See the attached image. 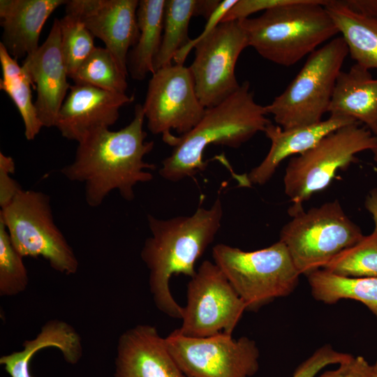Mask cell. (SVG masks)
<instances>
[{
  "instance_id": "obj_1",
  "label": "cell",
  "mask_w": 377,
  "mask_h": 377,
  "mask_svg": "<svg viewBox=\"0 0 377 377\" xmlns=\"http://www.w3.org/2000/svg\"><path fill=\"white\" fill-rule=\"evenodd\" d=\"M145 119L142 105H135L134 117L127 126L115 131L102 128L89 133L78 142L73 162L60 170L68 180L84 184L89 207H99L114 190L131 201L135 186L152 180L148 170H155L156 165L144 158L154 142L146 140Z\"/></svg>"
},
{
  "instance_id": "obj_2",
  "label": "cell",
  "mask_w": 377,
  "mask_h": 377,
  "mask_svg": "<svg viewBox=\"0 0 377 377\" xmlns=\"http://www.w3.org/2000/svg\"><path fill=\"white\" fill-rule=\"evenodd\" d=\"M223 213L217 198L211 207H198L190 216L161 219L147 215L151 236L145 240L140 256L149 271L154 302L169 317L182 319L183 309L170 292V279L179 274L190 278L195 274V263L214 241Z\"/></svg>"
},
{
  "instance_id": "obj_3",
  "label": "cell",
  "mask_w": 377,
  "mask_h": 377,
  "mask_svg": "<svg viewBox=\"0 0 377 377\" xmlns=\"http://www.w3.org/2000/svg\"><path fill=\"white\" fill-rule=\"evenodd\" d=\"M265 106L257 103L249 81L216 105L206 108L200 121L189 132L177 136L173 149L162 161L159 175L176 182L203 171L202 156L210 145L239 148L271 123Z\"/></svg>"
},
{
  "instance_id": "obj_4",
  "label": "cell",
  "mask_w": 377,
  "mask_h": 377,
  "mask_svg": "<svg viewBox=\"0 0 377 377\" xmlns=\"http://www.w3.org/2000/svg\"><path fill=\"white\" fill-rule=\"evenodd\" d=\"M326 0H290L256 17L239 20L249 43L262 57L290 66L339 34Z\"/></svg>"
},
{
  "instance_id": "obj_5",
  "label": "cell",
  "mask_w": 377,
  "mask_h": 377,
  "mask_svg": "<svg viewBox=\"0 0 377 377\" xmlns=\"http://www.w3.org/2000/svg\"><path fill=\"white\" fill-rule=\"evenodd\" d=\"M348 54L347 45L341 36L317 48L286 89L265 106L267 114H272L283 129L322 121Z\"/></svg>"
},
{
  "instance_id": "obj_6",
  "label": "cell",
  "mask_w": 377,
  "mask_h": 377,
  "mask_svg": "<svg viewBox=\"0 0 377 377\" xmlns=\"http://www.w3.org/2000/svg\"><path fill=\"white\" fill-rule=\"evenodd\" d=\"M212 257L247 310H256L275 298L288 295L300 276L281 241L253 251L218 244L212 249Z\"/></svg>"
},
{
  "instance_id": "obj_7",
  "label": "cell",
  "mask_w": 377,
  "mask_h": 377,
  "mask_svg": "<svg viewBox=\"0 0 377 377\" xmlns=\"http://www.w3.org/2000/svg\"><path fill=\"white\" fill-rule=\"evenodd\" d=\"M360 124L332 132L288 162L283 185L286 195L293 202L290 215L302 209V203L314 193L326 188L339 170H345L356 160L355 154L377 148V136Z\"/></svg>"
},
{
  "instance_id": "obj_8",
  "label": "cell",
  "mask_w": 377,
  "mask_h": 377,
  "mask_svg": "<svg viewBox=\"0 0 377 377\" xmlns=\"http://www.w3.org/2000/svg\"><path fill=\"white\" fill-rule=\"evenodd\" d=\"M291 216L281 230L279 241L286 245L300 275L323 269L364 236L338 200L306 212L302 209Z\"/></svg>"
},
{
  "instance_id": "obj_9",
  "label": "cell",
  "mask_w": 377,
  "mask_h": 377,
  "mask_svg": "<svg viewBox=\"0 0 377 377\" xmlns=\"http://www.w3.org/2000/svg\"><path fill=\"white\" fill-rule=\"evenodd\" d=\"M11 242L24 257H42L61 274H74L77 258L56 225L48 195L38 191L21 190L0 210Z\"/></svg>"
},
{
  "instance_id": "obj_10",
  "label": "cell",
  "mask_w": 377,
  "mask_h": 377,
  "mask_svg": "<svg viewBox=\"0 0 377 377\" xmlns=\"http://www.w3.org/2000/svg\"><path fill=\"white\" fill-rule=\"evenodd\" d=\"M190 279L179 332L197 338L232 334L247 309L226 275L214 262L206 260Z\"/></svg>"
},
{
  "instance_id": "obj_11",
  "label": "cell",
  "mask_w": 377,
  "mask_h": 377,
  "mask_svg": "<svg viewBox=\"0 0 377 377\" xmlns=\"http://www.w3.org/2000/svg\"><path fill=\"white\" fill-rule=\"evenodd\" d=\"M176 364L186 377H251L259 369L255 341L221 333L189 337L177 329L165 338Z\"/></svg>"
},
{
  "instance_id": "obj_12",
  "label": "cell",
  "mask_w": 377,
  "mask_h": 377,
  "mask_svg": "<svg viewBox=\"0 0 377 377\" xmlns=\"http://www.w3.org/2000/svg\"><path fill=\"white\" fill-rule=\"evenodd\" d=\"M142 108L149 131L161 134L164 142L172 147L177 136L170 131L189 132L206 110L196 94L189 67L177 64L151 75Z\"/></svg>"
},
{
  "instance_id": "obj_13",
  "label": "cell",
  "mask_w": 377,
  "mask_h": 377,
  "mask_svg": "<svg viewBox=\"0 0 377 377\" xmlns=\"http://www.w3.org/2000/svg\"><path fill=\"white\" fill-rule=\"evenodd\" d=\"M247 47V36L239 21L220 23L195 45L189 68L196 94L205 108L218 105L239 89L235 66Z\"/></svg>"
},
{
  "instance_id": "obj_14",
  "label": "cell",
  "mask_w": 377,
  "mask_h": 377,
  "mask_svg": "<svg viewBox=\"0 0 377 377\" xmlns=\"http://www.w3.org/2000/svg\"><path fill=\"white\" fill-rule=\"evenodd\" d=\"M138 0H69L65 13L79 19L101 40L112 53L121 71L128 76L129 49L138 39Z\"/></svg>"
},
{
  "instance_id": "obj_15",
  "label": "cell",
  "mask_w": 377,
  "mask_h": 377,
  "mask_svg": "<svg viewBox=\"0 0 377 377\" xmlns=\"http://www.w3.org/2000/svg\"><path fill=\"white\" fill-rule=\"evenodd\" d=\"M133 101L134 97L126 94L74 84L59 110L54 127L64 138L78 142L95 131L109 128L117 121L119 109Z\"/></svg>"
},
{
  "instance_id": "obj_16",
  "label": "cell",
  "mask_w": 377,
  "mask_h": 377,
  "mask_svg": "<svg viewBox=\"0 0 377 377\" xmlns=\"http://www.w3.org/2000/svg\"><path fill=\"white\" fill-rule=\"evenodd\" d=\"M22 66L36 87L34 103L43 126L54 127L71 86L61 50L59 19H54L44 43L22 61Z\"/></svg>"
},
{
  "instance_id": "obj_17",
  "label": "cell",
  "mask_w": 377,
  "mask_h": 377,
  "mask_svg": "<svg viewBox=\"0 0 377 377\" xmlns=\"http://www.w3.org/2000/svg\"><path fill=\"white\" fill-rule=\"evenodd\" d=\"M114 377H186L154 326L138 325L119 337Z\"/></svg>"
},
{
  "instance_id": "obj_18",
  "label": "cell",
  "mask_w": 377,
  "mask_h": 377,
  "mask_svg": "<svg viewBox=\"0 0 377 377\" xmlns=\"http://www.w3.org/2000/svg\"><path fill=\"white\" fill-rule=\"evenodd\" d=\"M358 122L343 117H330L314 124L283 129L279 125L268 124L264 131L271 142L270 149L263 160L239 181L244 186L263 185L273 176L281 163L289 156L301 154L315 146L332 132Z\"/></svg>"
},
{
  "instance_id": "obj_19",
  "label": "cell",
  "mask_w": 377,
  "mask_h": 377,
  "mask_svg": "<svg viewBox=\"0 0 377 377\" xmlns=\"http://www.w3.org/2000/svg\"><path fill=\"white\" fill-rule=\"evenodd\" d=\"M65 0H1L0 24L1 41L9 54L15 59L35 52L43 26L51 14Z\"/></svg>"
},
{
  "instance_id": "obj_20",
  "label": "cell",
  "mask_w": 377,
  "mask_h": 377,
  "mask_svg": "<svg viewBox=\"0 0 377 377\" xmlns=\"http://www.w3.org/2000/svg\"><path fill=\"white\" fill-rule=\"evenodd\" d=\"M327 112L353 119L377 136V79L355 64L337 77Z\"/></svg>"
},
{
  "instance_id": "obj_21",
  "label": "cell",
  "mask_w": 377,
  "mask_h": 377,
  "mask_svg": "<svg viewBox=\"0 0 377 377\" xmlns=\"http://www.w3.org/2000/svg\"><path fill=\"white\" fill-rule=\"evenodd\" d=\"M165 0H140L137 10L139 36L129 51L127 68L131 77L138 81L155 72L154 59L159 50L163 30Z\"/></svg>"
},
{
  "instance_id": "obj_22",
  "label": "cell",
  "mask_w": 377,
  "mask_h": 377,
  "mask_svg": "<svg viewBox=\"0 0 377 377\" xmlns=\"http://www.w3.org/2000/svg\"><path fill=\"white\" fill-rule=\"evenodd\" d=\"M220 2L165 0L162 40L154 61L155 71L171 64L177 52L191 40L188 26L192 17L202 15L207 20Z\"/></svg>"
},
{
  "instance_id": "obj_23",
  "label": "cell",
  "mask_w": 377,
  "mask_h": 377,
  "mask_svg": "<svg viewBox=\"0 0 377 377\" xmlns=\"http://www.w3.org/2000/svg\"><path fill=\"white\" fill-rule=\"evenodd\" d=\"M325 7L344 39L356 64L377 69V19L356 14L339 0H326Z\"/></svg>"
},
{
  "instance_id": "obj_24",
  "label": "cell",
  "mask_w": 377,
  "mask_h": 377,
  "mask_svg": "<svg viewBox=\"0 0 377 377\" xmlns=\"http://www.w3.org/2000/svg\"><path fill=\"white\" fill-rule=\"evenodd\" d=\"M306 276L316 300L334 304L341 299L355 300L363 303L377 318V277L342 276L325 269Z\"/></svg>"
},
{
  "instance_id": "obj_25",
  "label": "cell",
  "mask_w": 377,
  "mask_h": 377,
  "mask_svg": "<svg viewBox=\"0 0 377 377\" xmlns=\"http://www.w3.org/2000/svg\"><path fill=\"white\" fill-rule=\"evenodd\" d=\"M0 63L2 69L0 89L7 94L16 106L24 123V136L27 140H32L43 127L32 100L34 84L25 69L1 43Z\"/></svg>"
},
{
  "instance_id": "obj_26",
  "label": "cell",
  "mask_w": 377,
  "mask_h": 377,
  "mask_svg": "<svg viewBox=\"0 0 377 377\" xmlns=\"http://www.w3.org/2000/svg\"><path fill=\"white\" fill-rule=\"evenodd\" d=\"M126 77L112 53L105 47H96L70 78L75 84H89L113 93L126 94Z\"/></svg>"
},
{
  "instance_id": "obj_27",
  "label": "cell",
  "mask_w": 377,
  "mask_h": 377,
  "mask_svg": "<svg viewBox=\"0 0 377 377\" xmlns=\"http://www.w3.org/2000/svg\"><path fill=\"white\" fill-rule=\"evenodd\" d=\"M323 269L347 277H377V229L333 258Z\"/></svg>"
},
{
  "instance_id": "obj_28",
  "label": "cell",
  "mask_w": 377,
  "mask_h": 377,
  "mask_svg": "<svg viewBox=\"0 0 377 377\" xmlns=\"http://www.w3.org/2000/svg\"><path fill=\"white\" fill-rule=\"evenodd\" d=\"M61 45L70 78L95 49L94 36L76 17L65 13L59 19Z\"/></svg>"
},
{
  "instance_id": "obj_29",
  "label": "cell",
  "mask_w": 377,
  "mask_h": 377,
  "mask_svg": "<svg viewBox=\"0 0 377 377\" xmlns=\"http://www.w3.org/2000/svg\"><path fill=\"white\" fill-rule=\"evenodd\" d=\"M28 283L23 257L13 246L5 226L0 221V295H17L26 290Z\"/></svg>"
},
{
  "instance_id": "obj_30",
  "label": "cell",
  "mask_w": 377,
  "mask_h": 377,
  "mask_svg": "<svg viewBox=\"0 0 377 377\" xmlns=\"http://www.w3.org/2000/svg\"><path fill=\"white\" fill-rule=\"evenodd\" d=\"M352 357L350 354L335 350L330 345L323 346L297 367L292 377H315L324 367L340 364Z\"/></svg>"
},
{
  "instance_id": "obj_31",
  "label": "cell",
  "mask_w": 377,
  "mask_h": 377,
  "mask_svg": "<svg viewBox=\"0 0 377 377\" xmlns=\"http://www.w3.org/2000/svg\"><path fill=\"white\" fill-rule=\"evenodd\" d=\"M237 0H224L221 1L218 6L212 12L210 16L206 20V24L204 29L195 38L191 40L179 50L175 54L173 61L175 64L184 65V61L191 50L200 40L206 38L211 34L214 29L222 22V20L230 9V8L237 2Z\"/></svg>"
},
{
  "instance_id": "obj_32",
  "label": "cell",
  "mask_w": 377,
  "mask_h": 377,
  "mask_svg": "<svg viewBox=\"0 0 377 377\" xmlns=\"http://www.w3.org/2000/svg\"><path fill=\"white\" fill-rule=\"evenodd\" d=\"M15 165L11 156L0 152V207L7 205L22 190L19 183L11 177Z\"/></svg>"
},
{
  "instance_id": "obj_33",
  "label": "cell",
  "mask_w": 377,
  "mask_h": 377,
  "mask_svg": "<svg viewBox=\"0 0 377 377\" xmlns=\"http://www.w3.org/2000/svg\"><path fill=\"white\" fill-rule=\"evenodd\" d=\"M290 0H237L224 16L222 22L239 21L261 10L289 2Z\"/></svg>"
},
{
  "instance_id": "obj_34",
  "label": "cell",
  "mask_w": 377,
  "mask_h": 377,
  "mask_svg": "<svg viewBox=\"0 0 377 377\" xmlns=\"http://www.w3.org/2000/svg\"><path fill=\"white\" fill-rule=\"evenodd\" d=\"M373 365L362 356L354 357L339 364L338 369L327 371L319 377H371Z\"/></svg>"
},
{
  "instance_id": "obj_35",
  "label": "cell",
  "mask_w": 377,
  "mask_h": 377,
  "mask_svg": "<svg viewBox=\"0 0 377 377\" xmlns=\"http://www.w3.org/2000/svg\"><path fill=\"white\" fill-rule=\"evenodd\" d=\"M339 1L356 14L377 19V0H339Z\"/></svg>"
},
{
  "instance_id": "obj_36",
  "label": "cell",
  "mask_w": 377,
  "mask_h": 377,
  "mask_svg": "<svg viewBox=\"0 0 377 377\" xmlns=\"http://www.w3.org/2000/svg\"><path fill=\"white\" fill-rule=\"evenodd\" d=\"M364 205L367 211L371 214L377 229V187L372 188L367 195Z\"/></svg>"
},
{
  "instance_id": "obj_37",
  "label": "cell",
  "mask_w": 377,
  "mask_h": 377,
  "mask_svg": "<svg viewBox=\"0 0 377 377\" xmlns=\"http://www.w3.org/2000/svg\"><path fill=\"white\" fill-rule=\"evenodd\" d=\"M371 377H377V360L376 363L373 365V371Z\"/></svg>"
},
{
  "instance_id": "obj_38",
  "label": "cell",
  "mask_w": 377,
  "mask_h": 377,
  "mask_svg": "<svg viewBox=\"0 0 377 377\" xmlns=\"http://www.w3.org/2000/svg\"><path fill=\"white\" fill-rule=\"evenodd\" d=\"M373 153V158L377 163V148L371 151Z\"/></svg>"
}]
</instances>
